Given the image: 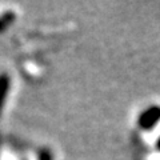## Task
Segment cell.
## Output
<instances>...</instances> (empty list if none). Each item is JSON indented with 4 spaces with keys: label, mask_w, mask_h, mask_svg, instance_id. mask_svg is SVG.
I'll list each match as a JSON object with an SVG mask.
<instances>
[{
    "label": "cell",
    "mask_w": 160,
    "mask_h": 160,
    "mask_svg": "<svg viewBox=\"0 0 160 160\" xmlns=\"http://www.w3.org/2000/svg\"><path fill=\"white\" fill-rule=\"evenodd\" d=\"M159 122H160V107L152 106L142 112V115L139 116L138 124L144 131H149V129H152Z\"/></svg>",
    "instance_id": "cell-1"
},
{
    "label": "cell",
    "mask_w": 160,
    "mask_h": 160,
    "mask_svg": "<svg viewBox=\"0 0 160 160\" xmlns=\"http://www.w3.org/2000/svg\"><path fill=\"white\" fill-rule=\"evenodd\" d=\"M8 89V79L7 76H2L0 78V109H2L3 102L6 99V93Z\"/></svg>",
    "instance_id": "cell-2"
},
{
    "label": "cell",
    "mask_w": 160,
    "mask_h": 160,
    "mask_svg": "<svg viewBox=\"0 0 160 160\" xmlns=\"http://www.w3.org/2000/svg\"><path fill=\"white\" fill-rule=\"evenodd\" d=\"M156 148L160 151V136H159V139H158V142H156Z\"/></svg>",
    "instance_id": "cell-3"
}]
</instances>
